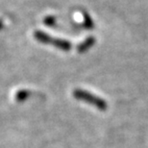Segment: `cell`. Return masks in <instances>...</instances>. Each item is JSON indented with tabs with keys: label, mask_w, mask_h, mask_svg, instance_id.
Here are the masks:
<instances>
[{
	"label": "cell",
	"mask_w": 148,
	"mask_h": 148,
	"mask_svg": "<svg viewBox=\"0 0 148 148\" xmlns=\"http://www.w3.org/2000/svg\"><path fill=\"white\" fill-rule=\"evenodd\" d=\"M72 94L74 98L78 99L80 101L87 102L88 104L92 105L101 111H105L108 109V104L104 99H102L101 97L94 95L93 93H90V91L81 90V88H76V90H73Z\"/></svg>",
	"instance_id": "1"
},
{
	"label": "cell",
	"mask_w": 148,
	"mask_h": 148,
	"mask_svg": "<svg viewBox=\"0 0 148 148\" xmlns=\"http://www.w3.org/2000/svg\"><path fill=\"white\" fill-rule=\"evenodd\" d=\"M95 38L94 37H88L86 38L85 40H83L81 43L78 44V46H77V51H78L79 53H85L87 52L88 49L91 48L94 44H95Z\"/></svg>",
	"instance_id": "3"
},
{
	"label": "cell",
	"mask_w": 148,
	"mask_h": 148,
	"mask_svg": "<svg viewBox=\"0 0 148 148\" xmlns=\"http://www.w3.org/2000/svg\"><path fill=\"white\" fill-rule=\"evenodd\" d=\"M3 27H4V23H3L2 19H0V30H2Z\"/></svg>",
	"instance_id": "7"
},
{
	"label": "cell",
	"mask_w": 148,
	"mask_h": 148,
	"mask_svg": "<svg viewBox=\"0 0 148 148\" xmlns=\"http://www.w3.org/2000/svg\"><path fill=\"white\" fill-rule=\"evenodd\" d=\"M43 23L48 26V27H53V26L56 25V17L52 16H48L44 17Z\"/></svg>",
	"instance_id": "6"
},
{
	"label": "cell",
	"mask_w": 148,
	"mask_h": 148,
	"mask_svg": "<svg viewBox=\"0 0 148 148\" xmlns=\"http://www.w3.org/2000/svg\"><path fill=\"white\" fill-rule=\"evenodd\" d=\"M34 38L41 43L52 45L56 47V48L63 50V51H69L72 47V44L69 40H62V38H53L42 31H35Z\"/></svg>",
	"instance_id": "2"
},
{
	"label": "cell",
	"mask_w": 148,
	"mask_h": 148,
	"mask_svg": "<svg viewBox=\"0 0 148 148\" xmlns=\"http://www.w3.org/2000/svg\"><path fill=\"white\" fill-rule=\"evenodd\" d=\"M29 95H30V92L27 90H20L16 92V101H24L25 99H27Z\"/></svg>",
	"instance_id": "4"
},
{
	"label": "cell",
	"mask_w": 148,
	"mask_h": 148,
	"mask_svg": "<svg viewBox=\"0 0 148 148\" xmlns=\"http://www.w3.org/2000/svg\"><path fill=\"white\" fill-rule=\"evenodd\" d=\"M83 27L85 29H92L93 28V21L91 17L87 13H84V21H83Z\"/></svg>",
	"instance_id": "5"
}]
</instances>
